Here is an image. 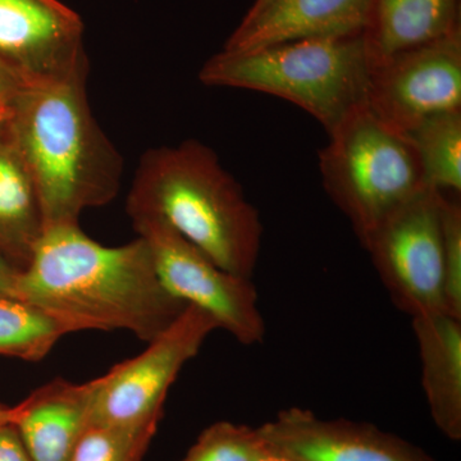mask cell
Returning <instances> with one entry per match:
<instances>
[{
	"label": "cell",
	"instance_id": "8",
	"mask_svg": "<svg viewBox=\"0 0 461 461\" xmlns=\"http://www.w3.org/2000/svg\"><path fill=\"white\" fill-rule=\"evenodd\" d=\"M442 206L444 194L421 191L362 244L393 304L411 318L444 312Z\"/></svg>",
	"mask_w": 461,
	"mask_h": 461
},
{
	"label": "cell",
	"instance_id": "16",
	"mask_svg": "<svg viewBox=\"0 0 461 461\" xmlns=\"http://www.w3.org/2000/svg\"><path fill=\"white\" fill-rule=\"evenodd\" d=\"M457 30L460 0H375L364 36L375 63Z\"/></svg>",
	"mask_w": 461,
	"mask_h": 461
},
{
	"label": "cell",
	"instance_id": "24",
	"mask_svg": "<svg viewBox=\"0 0 461 461\" xmlns=\"http://www.w3.org/2000/svg\"><path fill=\"white\" fill-rule=\"evenodd\" d=\"M20 273L21 271L14 268L7 260L0 258V294L17 296V284Z\"/></svg>",
	"mask_w": 461,
	"mask_h": 461
},
{
	"label": "cell",
	"instance_id": "27",
	"mask_svg": "<svg viewBox=\"0 0 461 461\" xmlns=\"http://www.w3.org/2000/svg\"><path fill=\"white\" fill-rule=\"evenodd\" d=\"M271 2L272 0H256L254 5H251L250 9H249L247 17L254 16V14H257L258 12L262 11V9L267 7V5H268Z\"/></svg>",
	"mask_w": 461,
	"mask_h": 461
},
{
	"label": "cell",
	"instance_id": "12",
	"mask_svg": "<svg viewBox=\"0 0 461 461\" xmlns=\"http://www.w3.org/2000/svg\"><path fill=\"white\" fill-rule=\"evenodd\" d=\"M375 0H272L244 17L223 50L247 51L304 39L364 33Z\"/></svg>",
	"mask_w": 461,
	"mask_h": 461
},
{
	"label": "cell",
	"instance_id": "7",
	"mask_svg": "<svg viewBox=\"0 0 461 461\" xmlns=\"http://www.w3.org/2000/svg\"><path fill=\"white\" fill-rule=\"evenodd\" d=\"M139 238L153 254L163 286L184 302L205 312L242 345H257L266 336L257 288L251 278L224 271L176 230L153 217L131 218Z\"/></svg>",
	"mask_w": 461,
	"mask_h": 461
},
{
	"label": "cell",
	"instance_id": "6",
	"mask_svg": "<svg viewBox=\"0 0 461 461\" xmlns=\"http://www.w3.org/2000/svg\"><path fill=\"white\" fill-rule=\"evenodd\" d=\"M215 330L205 312L187 306L147 350L93 379L89 426L159 423L173 382Z\"/></svg>",
	"mask_w": 461,
	"mask_h": 461
},
{
	"label": "cell",
	"instance_id": "26",
	"mask_svg": "<svg viewBox=\"0 0 461 461\" xmlns=\"http://www.w3.org/2000/svg\"><path fill=\"white\" fill-rule=\"evenodd\" d=\"M18 412H20V406H7L0 403V426L5 424H14L17 420Z\"/></svg>",
	"mask_w": 461,
	"mask_h": 461
},
{
	"label": "cell",
	"instance_id": "15",
	"mask_svg": "<svg viewBox=\"0 0 461 461\" xmlns=\"http://www.w3.org/2000/svg\"><path fill=\"white\" fill-rule=\"evenodd\" d=\"M420 348L421 386L432 420L451 441L461 439V321L444 312L411 318Z\"/></svg>",
	"mask_w": 461,
	"mask_h": 461
},
{
	"label": "cell",
	"instance_id": "4",
	"mask_svg": "<svg viewBox=\"0 0 461 461\" xmlns=\"http://www.w3.org/2000/svg\"><path fill=\"white\" fill-rule=\"evenodd\" d=\"M372 60L364 33L304 39L247 51L221 50L199 80L208 86L269 94L304 109L332 131L366 102Z\"/></svg>",
	"mask_w": 461,
	"mask_h": 461
},
{
	"label": "cell",
	"instance_id": "21",
	"mask_svg": "<svg viewBox=\"0 0 461 461\" xmlns=\"http://www.w3.org/2000/svg\"><path fill=\"white\" fill-rule=\"evenodd\" d=\"M442 294L445 313L461 321V205L451 195L442 206Z\"/></svg>",
	"mask_w": 461,
	"mask_h": 461
},
{
	"label": "cell",
	"instance_id": "9",
	"mask_svg": "<svg viewBox=\"0 0 461 461\" xmlns=\"http://www.w3.org/2000/svg\"><path fill=\"white\" fill-rule=\"evenodd\" d=\"M366 103L406 135L438 115L461 112V30L372 63Z\"/></svg>",
	"mask_w": 461,
	"mask_h": 461
},
{
	"label": "cell",
	"instance_id": "23",
	"mask_svg": "<svg viewBox=\"0 0 461 461\" xmlns=\"http://www.w3.org/2000/svg\"><path fill=\"white\" fill-rule=\"evenodd\" d=\"M27 85L0 62V111H5Z\"/></svg>",
	"mask_w": 461,
	"mask_h": 461
},
{
	"label": "cell",
	"instance_id": "14",
	"mask_svg": "<svg viewBox=\"0 0 461 461\" xmlns=\"http://www.w3.org/2000/svg\"><path fill=\"white\" fill-rule=\"evenodd\" d=\"M44 230L38 189L5 109L0 111V258L23 271Z\"/></svg>",
	"mask_w": 461,
	"mask_h": 461
},
{
	"label": "cell",
	"instance_id": "13",
	"mask_svg": "<svg viewBox=\"0 0 461 461\" xmlns=\"http://www.w3.org/2000/svg\"><path fill=\"white\" fill-rule=\"evenodd\" d=\"M93 381L57 378L18 403L14 426L33 461H69L90 424Z\"/></svg>",
	"mask_w": 461,
	"mask_h": 461
},
{
	"label": "cell",
	"instance_id": "5",
	"mask_svg": "<svg viewBox=\"0 0 461 461\" xmlns=\"http://www.w3.org/2000/svg\"><path fill=\"white\" fill-rule=\"evenodd\" d=\"M329 138L320 153L323 187L360 244L429 189L411 136L379 120L366 103L346 115Z\"/></svg>",
	"mask_w": 461,
	"mask_h": 461
},
{
	"label": "cell",
	"instance_id": "1",
	"mask_svg": "<svg viewBox=\"0 0 461 461\" xmlns=\"http://www.w3.org/2000/svg\"><path fill=\"white\" fill-rule=\"evenodd\" d=\"M17 296L77 330H129L150 342L187 308L158 276L144 239L105 247L78 223L50 227L21 271Z\"/></svg>",
	"mask_w": 461,
	"mask_h": 461
},
{
	"label": "cell",
	"instance_id": "11",
	"mask_svg": "<svg viewBox=\"0 0 461 461\" xmlns=\"http://www.w3.org/2000/svg\"><path fill=\"white\" fill-rule=\"evenodd\" d=\"M258 432L295 461H435L417 446L372 424L321 420L306 409L282 411Z\"/></svg>",
	"mask_w": 461,
	"mask_h": 461
},
{
	"label": "cell",
	"instance_id": "25",
	"mask_svg": "<svg viewBox=\"0 0 461 461\" xmlns=\"http://www.w3.org/2000/svg\"><path fill=\"white\" fill-rule=\"evenodd\" d=\"M262 438V436H260ZM253 461H295L291 459L290 456H287L286 454L282 453V451L277 450V448L273 447L272 445H269L268 442L260 441L259 446H258L256 455H254Z\"/></svg>",
	"mask_w": 461,
	"mask_h": 461
},
{
	"label": "cell",
	"instance_id": "3",
	"mask_svg": "<svg viewBox=\"0 0 461 461\" xmlns=\"http://www.w3.org/2000/svg\"><path fill=\"white\" fill-rule=\"evenodd\" d=\"M126 204L130 218H157L224 271L253 277L262 249L260 215L203 142L148 150Z\"/></svg>",
	"mask_w": 461,
	"mask_h": 461
},
{
	"label": "cell",
	"instance_id": "17",
	"mask_svg": "<svg viewBox=\"0 0 461 461\" xmlns=\"http://www.w3.org/2000/svg\"><path fill=\"white\" fill-rule=\"evenodd\" d=\"M71 330L21 297L0 294V355L41 362Z\"/></svg>",
	"mask_w": 461,
	"mask_h": 461
},
{
	"label": "cell",
	"instance_id": "20",
	"mask_svg": "<svg viewBox=\"0 0 461 461\" xmlns=\"http://www.w3.org/2000/svg\"><path fill=\"white\" fill-rule=\"evenodd\" d=\"M260 441L258 429L217 421L200 433L180 461H253Z\"/></svg>",
	"mask_w": 461,
	"mask_h": 461
},
{
	"label": "cell",
	"instance_id": "18",
	"mask_svg": "<svg viewBox=\"0 0 461 461\" xmlns=\"http://www.w3.org/2000/svg\"><path fill=\"white\" fill-rule=\"evenodd\" d=\"M426 186L444 195L461 193V112L438 115L409 133Z\"/></svg>",
	"mask_w": 461,
	"mask_h": 461
},
{
	"label": "cell",
	"instance_id": "2",
	"mask_svg": "<svg viewBox=\"0 0 461 461\" xmlns=\"http://www.w3.org/2000/svg\"><path fill=\"white\" fill-rule=\"evenodd\" d=\"M87 74L26 86L7 114L41 198L45 229L78 223L118 195L123 160L91 111Z\"/></svg>",
	"mask_w": 461,
	"mask_h": 461
},
{
	"label": "cell",
	"instance_id": "22",
	"mask_svg": "<svg viewBox=\"0 0 461 461\" xmlns=\"http://www.w3.org/2000/svg\"><path fill=\"white\" fill-rule=\"evenodd\" d=\"M0 461H33L14 424L0 426Z\"/></svg>",
	"mask_w": 461,
	"mask_h": 461
},
{
	"label": "cell",
	"instance_id": "10",
	"mask_svg": "<svg viewBox=\"0 0 461 461\" xmlns=\"http://www.w3.org/2000/svg\"><path fill=\"white\" fill-rule=\"evenodd\" d=\"M84 32L59 0H0V62L27 86L87 74Z\"/></svg>",
	"mask_w": 461,
	"mask_h": 461
},
{
	"label": "cell",
	"instance_id": "19",
	"mask_svg": "<svg viewBox=\"0 0 461 461\" xmlns=\"http://www.w3.org/2000/svg\"><path fill=\"white\" fill-rule=\"evenodd\" d=\"M158 426H89L69 461H142Z\"/></svg>",
	"mask_w": 461,
	"mask_h": 461
}]
</instances>
